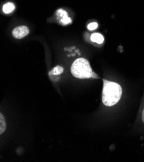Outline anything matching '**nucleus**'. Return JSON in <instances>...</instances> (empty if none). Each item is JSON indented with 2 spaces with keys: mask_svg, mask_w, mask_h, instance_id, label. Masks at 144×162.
Segmentation results:
<instances>
[{
  "mask_svg": "<svg viewBox=\"0 0 144 162\" xmlns=\"http://www.w3.org/2000/svg\"><path fill=\"white\" fill-rule=\"evenodd\" d=\"M122 94L121 86L115 82L104 79L102 101L107 107L113 106L119 101Z\"/></svg>",
  "mask_w": 144,
  "mask_h": 162,
  "instance_id": "obj_1",
  "label": "nucleus"
},
{
  "mask_svg": "<svg viewBox=\"0 0 144 162\" xmlns=\"http://www.w3.org/2000/svg\"><path fill=\"white\" fill-rule=\"evenodd\" d=\"M6 129V122L2 114H0V134H2Z\"/></svg>",
  "mask_w": 144,
  "mask_h": 162,
  "instance_id": "obj_7",
  "label": "nucleus"
},
{
  "mask_svg": "<svg viewBox=\"0 0 144 162\" xmlns=\"http://www.w3.org/2000/svg\"><path fill=\"white\" fill-rule=\"evenodd\" d=\"M91 40L93 42L97 43L98 44H102L104 41V36L102 35V34H99V33L93 34L91 36Z\"/></svg>",
  "mask_w": 144,
  "mask_h": 162,
  "instance_id": "obj_5",
  "label": "nucleus"
},
{
  "mask_svg": "<svg viewBox=\"0 0 144 162\" xmlns=\"http://www.w3.org/2000/svg\"><path fill=\"white\" fill-rule=\"evenodd\" d=\"M29 29L26 26H19L13 30V36L16 39H21L27 36Z\"/></svg>",
  "mask_w": 144,
  "mask_h": 162,
  "instance_id": "obj_3",
  "label": "nucleus"
},
{
  "mask_svg": "<svg viewBox=\"0 0 144 162\" xmlns=\"http://www.w3.org/2000/svg\"><path fill=\"white\" fill-rule=\"evenodd\" d=\"M98 27V24L96 22L91 23L90 24H88L87 26V29L89 30H94Z\"/></svg>",
  "mask_w": 144,
  "mask_h": 162,
  "instance_id": "obj_9",
  "label": "nucleus"
},
{
  "mask_svg": "<svg viewBox=\"0 0 144 162\" xmlns=\"http://www.w3.org/2000/svg\"><path fill=\"white\" fill-rule=\"evenodd\" d=\"M63 71V68L61 67L57 66V67L54 68V69H53L52 71V73L53 74H54V75H58V74L62 73Z\"/></svg>",
  "mask_w": 144,
  "mask_h": 162,
  "instance_id": "obj_8",
  "label": "nucleus"
},
{
  "mask_svg": "<svg viewBox=\"0 0 144 162\" xmlns=\"http://www.w3.org/2000/svg\"><path fill=\"white\" fill-rule=\"evenodd\" d=\"M71 71L74 77L79 79L98 78V76L93 73L89 62L82 57L74 61L71 66Z\"/></svg>",
  "mask_w": 144,
  "mask_h": 162,
  "instance_id": "obj_2",
  "label": "nucleus"
},
{
  "mask_svg": "<svg viewBox=\"0 0 144 162\" xmlns=\"http://www.w3.org/2000/svg\"><path fill=\"white\" fill-rule=\"evenodd\" d=\"M15 6L13 3H7L3 5V13L5 14H9L10 13H12L13 11L14 10Z\"/></svg>",
  "mask_w": 144,
  "mask_h": 162,
  "instance_id": "obj_6",
  "label": "nucleus"
},
{
  "mask_svg": "<svg viewBox=\"0 0 144 162\" xmlns=\"http://www.w3.org/2000/svg\"><path fill=\"white\" fill-rule=\"evenodd\" d=\"M58 13L60 14V16L62 17V19H61V22L63 24H68L71 22V19L67 16V13L65 12V10L62 9H60L58 10Z\"/></svg>",
  "mask_w": 144,
  "mask_h": 162,
  "instance_id": "obj_4",
  "label": "nucleus"
},
{
  "mask_svg": "<svg viewBox=\"0 0 144 162\" xmlns=\"http://www.w3.org/2000/svg\"><path fill=\"white\" fill-rule=\"evenodd\" d=\"M142 121L144 123V109H143V112H142Z\"/></svg>",
  "mask_w": 144,
  "mask_h": 162,
  "instance_id": "obj_10",
  "label": "nucleus"
}]
</instances>
